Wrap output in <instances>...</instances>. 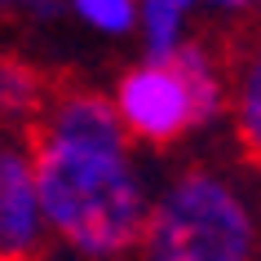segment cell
I'll use <instances>...</instances> for the list:
<instances>
[{
	"label": "cell",
	"mask_w": 261,
	"mask_h": 261,
	"mask_svg": "<svg viewBox=\"0 0 261 261\" xmlns=\"http://www.w3.org/2000/svg\"><path fill=\"white\" fill-rule=\"evenodd\" d=\"M44 221L84 257H124L142 239L146 195L128 151L75 146L40 128H22Z\"/></svg>",
	"instance_id": "cell-1"
},
{
	"label": "cell",
	"mask_w": 261,
	"mask_h": 261,
	"mask_svg": "<svg viewBox=\"0 0 261 261\" xmlns=\"http://www.w3.org/2000/svg\"><path fill=\"white\" fill-rule=\"evenodd\" d=\"M257 213L226 177L186 168L142 221V261H252Z\"/></svg>",
	"instance_id": "cell-2"
},
{
	"label": "cell",
	"mask_w": 261,
	"mask_h": 261,
	"mask_svg": "<svg viewBox=\"0 0 261 261\" xmlns=\"http://www.w3.org/2000/svg\"><path fill=\"white\" fill-rule=\"evenodd\" d=\"M115 111H120L124 133L146 146H173L191 128H199L191 84L168 54L146 58L142 67L124 71L120 89H115Z\"/></svg>",
	"instance_id": "cell-3"
},
{
	"label": "cell",
	"mask_w": 261,
	"mask_h": 261,
	"mask_svg": "<svg viewBox=\"0 0 261 261\" xmlns=\"http://www.w3.org/2000/svg\"><path fill=\"white\" fill-rule=\"evenodd\" d=\"M0 261H44V213L27 151L0 146Z\"/></svg>",
	"instance_id": "cell-4"
},
{
	"label": "cell",
	"mask_w": 261,
	"mask_h": 261,
	"mask_svg": "<svg viewBox=\"0 0 261 261\" xmlns=\"http://www.w3.org/2000/svg\"><path fill=\"white\" fill-rule=\"evenodd\" d=\"M226 111L234 115L239 151L261 168V31L226 49Z\"/></svg>",
	"instance_id": "cell-5"
},
{
	"label": "cell",
	"mask_w": 261,
	"mask_h": 261,
	"mask_svg": "<svg viewBox=\"0 0 261 261\" xmlns=\"http://www.w3.org/2000/svg\"><path fill=\"white\" fill-rule=\"evenodd\" d=\"M54 71L36 67L18 54H0V124L5 128H22L27 120H36L49 97Z\"/></svg>",
	"instance_id": "cell-6"
},
{
	"label": "cell",
	"mask_w": 261,
	"mask_h": 261,
	"mask_svg": "<svg viewBox=\"0 0 261 261\" xmlns=\"http://www.w3.org/2000/svg\"><path fill=\"white\" fill-rule=\"evenodd\" d=\"M181 14H186V9L168 5V0H142L138 22H142L146 54L151 58H164V54H173V49L181 44Z\"/></svg>",
	"instance_id": "cell-7"
},
{
	"label": "cell",
	"mask_w": 261,
	"mask_h": 261,
	"mask_svg": "<svg viewBox=\"0 0 261 261\" xmlns=\"http://www.w3.org/2000/svg\"><path fill=\"white\" fill-rule=\"evenodd\" d=\"M71 5L84 22H93L97 31H111V36L138 27V0H71Z\"/></svg>",
	"instance_id": "cell-8"
},
{
	"label": "cell",
	"mask_w": 261,
	"mask_h": 261,
	"mask_svg": "<svg viewBox=\"0 0 261 261\" xmlns=\"http://www.w3.org/2000/svg\"><path fill=\"white\" fill-rule=\"evenodd\" d=\"M168 5H177V9H191L195 0H168Z\"/></svg>",
	"instance_id": "cell-9"
},
{
	"label": "cell",
	"mask_w": 261,
	"mask_h": 261,
	"mask_svg": "<svg viewBox=\"0 0 261 261\" xmlns=\"http://www.w3.org/2000/svg\"><path fill=\"white\" fill-rule=\"evenodd\" d=\"M257 14H261V5H257Z\"/></svg>",
	"instance_id": "cell-10"
}]
</instances>
